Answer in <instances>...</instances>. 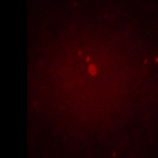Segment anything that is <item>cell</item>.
Masks as SVG:
<instances>
[{
    "instance_id": "1",
    "label": "cell",
    "mask_w": 158,
    "mask_h": 158,
    "mask_svg": "<svg viewBox=\"0 0 158 158\" xmlns=\"http://www.w3.org/2000/svg\"><path fill=\"white\" fill-rule=\"evenodd\" d=\"M88 71H89L90 74H91V75H94V74H96V72H97L96 67L94 65H93V64H91V65L89 66V68H88Z\"/></svg>"
}]
</instances>
